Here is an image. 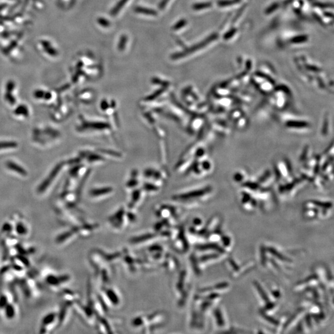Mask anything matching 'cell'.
<instances>
[{"instance_id": "6da1fadb", "label": "cell", "mask_w": 334, "mask_h": 334, "mask_svg": "<svg viewBox=\"0 0 334 334\" xmlns=\"http://www.w3.org/2000/svg\"><path fill=\"white\" fill-rule=\"evenodd\" d=\"M142 187L146 194L158 192L166 180V174L156 167H148L142 174Z\"/></svg>"}, {"instance_id": "7a4b0ae2", "label": "cell", "mask_w": 334, "mask_h": 334, "mask_svg": "<svg viewBox=\"0 0 334 334\" xmlns=\"http://www.w3.org/2000/svg\"><path fill=\"white\" fill-rule=\"evenodd\" d=\"M212 191L211 187L208 186L175 194L173 199L182 206L191 207L205 201L211 194Z\"/></svg>"}, {"instance_id": "3957f363", "label": "cell", "mask_w": 334, "mask_h": 334, "mask_svg": "<svg viewBox=\"0 0 334 334\" xmlns=\"http://www.w3.org/2000/svg\"><path fill=\"white\" fill-rule=\"evenodd\" d=\"M133 211V210L130 209L127 211L124 207L120 208L109 217V225L116 230V231H121V230L128 226L129 223L132 224L136 221V216L134 214Z\"/></svg>"}, {"instance_id": "277c9868", "label": "cell", "mask_w": 334, "mask_h": 334, "mask_svg": "<svg viewBox=\"0 0 334 334\" xmlns=\"http://www.w3.org/2000/svg\"><path fill=\"white\" fill-rule=\"evenodd\" d=\"M274 172L276 182L280 184L294 179L291 164L286 158H282L276 161L274 164Z\"/></svg>"}, {"instance_id": "5b68a950", "label": "cell", "mask_w": 334, "mask_h": 334, "mask_svg": "<svg viewBox=\"0 0 334 334\" xmlns=\"http://www.w3.org/2000/svg\"><path fill=\"white\" fill-rule=\"evenodd\" d=\"M213 169L212 161L207 157L204 159L194 161L187 172L194 177L201 178L211 174Z\"/></svg>"}, {"instance_id": "8992f818", "label": "cell", "mask_w": 334, "mask_h": 334, "mask_svg": "<svg viewBox=\"0 0 334 334\" xmlns=\"http://www.w3.org/2000/svg\"><path fill=\"white\" fill-rule=\"evenodd\" d=\"M284 123L287 130L294 132H309L312 128L310 123L296 118H288Z\"/></svg>"}, {"instance_id": "52a82bcc", "label": "cell", "mask_w": 334, "mask_h": 334, "mask_svg": "<svg viewBox=\"0 0 334 334\" xmlns=\"http://www.w3.org/2000/svg\"><path fill=\"white\" fill-rule=\"evenodd\" d=\"M229 119L230 121L238 130H244L246 127H247L248 118L242 109L236 108L231 112Z\"/></svg>"}, {"instance_id": "ba28073f", "label": "cell", "mask_w": 334, "mask_h": 334, "mask_svg": "<svg viewBox=\"0 0 334 334\" xmlns=\"http://www.w3.org/2000/svg\"><path fill=\"white\" fill-rule=\"evenodd\" d=\"M253 195V194L244 189L240 193V201L245 209L252 210L257 206L255 196Z\"/></svg>"}, {"instance_id": "9c48e42d", "label": "cell", "mask_w": 334, "mask_h": 334, "mask_svg": "<svg viewBox=\"0 0 334 334\" xmlns=\"http://www.w3.org/2000/svg\"><path fill=\"white\" fill-rule=\"evenodd\" d=\"M100 108L101 112L107 117L109 120L112 119V117H113V120H115L114 116L117 112V103L116 101L105 98L101 101Z\"/></svg>"}, {"instance_id": "30bf717a", "label": "cell", "mask_w": 334, "mask_h": 334, "mask_svg": "<svg viewBox=\"0 0 334 334\" xmlns=\"http://www.w3.org/2000/svg\"><path fill=\"white\" fill-rule=\"evenodd\" d=\"M276 181L274 172L267 170L264 172L256 180L260 187L269 189Z\"/></svg>"}, {"instance_id": "8fae6325", "label": "cell", "mask_w": 334, "mask_h": 334, "mask_svg": "<svg viewBox=\"0 0 334 334\" xmlns=\"http://www.w3.org/2000/svg\"><path fill=\"white\" fill-rule=\"evenodd\" d=\"M114 192L112 187H102L96 188L91 190L90 193V196L95 199H105L112 195Z\"/></svg>"}, {"instance_id": "7c38bea8", "label": "cell", "mask_w": 334, "mask_h": 334, "mask_svg": "<svg viewBox=\"0 0 334 334\" xmlns=\"http://www.w3.org/2000/svg\"><path fill=\"white\" fill-rule=\"evenodd\" d=\"M58 315V313L52 312L44 317L41 324V332L43 330H45V332H47L49 327L52 328L53 325L56 324L55 321L59 319Z\"/></svg>"}, {"instance_id": "4fadbf2b", "label": "cell", "mask_w": 334, "mask_h": 334, "mask_svg": "<svg viewBox=\"0 0 334 334\" xmlns=\"http://www.w3.org/2000/svg\"><path fill=\"white\" fill-rule=\"evenodd\" d=\"M102 298H106L108 302L112 304L111 305L117 306L120 303V298L116 290L113 289H107L103 292Z\"/></svg>"}, {"instance_id": "5bb4252c", "label": "cell", "mask_w": 334, "mask_h": 334, "mask_svg": "<svg viewBox=\"0 0 334 334\" xmlns=\"http://www.w3.org/2000/svg\"><path fill=\"white\" fill-rule=\"evenodd\" d=\"M232 180L236 184L242 186L249 180L248 172L245 170H238L233 175Z\"/></svg>"}, {"instance_id": "9a60e30c", "label": "cell", "mask_w": 334, "mask_h": 334, "mask_svg": "<svg viewBox=\"0 0 334 334\" xmlns=\"http://www.w3.org/2000/svg\"><path fill=\"white\" fill-rule=\"evenodd\" d=\"M41 43H42L46 53L50 54L51 56H57V54L58 53H57L55 49L53 48V46H51L50 42H48V41L43 40Z\"/></svg>"}, {"instance_id": "2e32d148", "label": "cell", "mask_w": 334, "mask_h": 334, "mask_svg": "<svg viewBox=\"0 0 334 334\" xmlns=\"http://www.w3.org/2000/svg\"><path fill=\"white\" fill-rule=\"evenodd\" d=\"M17 232L19 235H23V236H26L27 234H28V227L26 226V224L24 222H20L17 225Z\"/></svg>"}, {"instance_id": "e0dca14e", "label": "cell", "mask_w": 334, "mask_h": 334, "mask_svg": "<svg viewBox=\"0 0 334 334\" xmlns=\"http://www.w3.org/2000/svg\"><path fill=\"white\" fill-rule=\"evenodd\" d=\"M136 11L137 12H138L139 13L145 14V15H157V13H156V12H154V10L145 9V8H136Z\"/></svg>"}, {"instance_id": "ac0fdd59", "label": "cell", "mask_w": 334, "mask_h": 334, "mask_svg": "<svg viewBox=\"0 0 334 334\" xmlns=\"http://www.w3.org/2000/svg\"><path fill=\"white\" fill-rule=\"evenodd\" d=\"M128 0H122L121 2H120V4L117 5L116 8L113 10V12H112V15H114V14L117 13L121 9V8L125 4V3L127 2Z\"/></svg>"}, {"instance_id": "d6986e66", "label": "cell", "mask_w": 334, "mask_h": 334, "mask_svg": "<svg viewBox=\"0 0 334 334\" xmlns=\"http://www.w3.org/2000/svg\"><path fill=\"white\" fill-rule=\"evenodd\" d=\"M5 7H6V5H0V12H1L2 10H4Z\"/></svg>"}]
</instances>
